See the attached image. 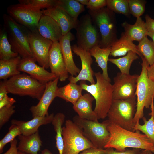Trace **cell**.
I'll list each match as a JSON object with an SVG mask.
<instances>
[{"label":"cell","mask_w":154,"mask_h":154,"mask_svg":"<svg viewBox=\"0 0 154 154\" xmlns=\"http://www.w3.org/2000/svg\"><path fill=\"white\" fill-rule=\"evenodd\" d=\"M41 154H52L48 149H45L41 151Z\"/></svg>","instance_id":"cell-50"},{"label":"cell","mask_w":154,"mask_h":154,"mask_svg":"<svg viewBox=\"0 0 154 154\" xmlns=\"http://www.w3.org/2000/svg\"><path fill=\"white\" fill-rule=\"evenodd\" d=\"M94 97L89 93L85 94L73 105L74 110L81 118L98 121L97 116L92 108Z\"/></svg>","instance_id":"cell-22"},{"label":"cell","mask_w":154,"mask_h":154,"mask_svg":"<svg viewBox=\"0 0 154 154\" xmlns=\"http://www.w3.org/2000/svg\"><path fill=\"white\" fill-rule=\"evenodd\" d=\"M43 14L50 17L61 27L62 35H64L73 29H75L78 20L72 17L63 9L58 5L44 10Z\"/></svg>","instance_id":"cell-18"},{"label":"cell","mask_w":154,"mask_h":154,"mask_svg":"<svg viewBox=\"0 0 154 154\" xmlns=\"http://www.w3.org/2000/svg\"><path fill=\"white\" fill-rule=\"evenodd\" d=\"M63 154H79L84 150L95 147L84 135L83 131L73 121L66 120L62 127Z\"/></svg>","instance_id":"cell-8"},{"label":"cell","mask_w":154,"mask_h":154,"mask_svg":"<svg viewBox=\"0 0 154 154\" xmlns=\"http://www.w3.org/2000/svg\"><path fill=\"white\" fill-rule=\"evenodd\" d=\"M145 18V26L147 32L154 33V19L148 15H146Z\"/></svg>","instance_id":"cell-44"},{"label":"cell","mask_w":154,"mask_h":154,"mask_svg":"<svg viewBox=\"0 0 154 154\" xmlns=\"http://www.w3.org/2000/svg\"><path fill=\"white\" fill-rule=\"evenodd\" d=\"M22 134L21 130L17 125L12 124L9 127L8 133L0 141V153L3 152L4 147L8 143L13 140L17 136Z\"/></svg>","instance_id":"cell-36"},{"label":"cell","mask_w":154,"mask_h":154,"mask_svg":"<svg viewBox=\"0 0 154 154\" xmlns=\"http://www.w3.org/2000/svg\"><path fill=\"white\" fill-rule=\"evenodd\" d=\"M107 154H139L141 150L138 149L133 148L132 149H126L124 151H119L114 150L113 148H108Z\"/></svg>","instance_id":"cell-41"},{"label":"cell","mask_w":154,"mask_h":154,"mask_svg":"<svg viewBox=\"0 0 154 154\" xmlns=\"http://www.w3.org/2000/svg\"><path fill=\"white\" fill-rule=\"evenodd\" d=\"M57 5L76 20H78L79 15L85 10L84 5L76 0H58Z\"/></svg>","instance_id":"cell-31"},{"label":"cell","mask_w":154,"mask_h":154,"mask_svg":"<svg viewBox=\"0 0 154 154\" xmlns=\"http://www.w3.org/2000/svg\"><path fill=\"white\" fill-rule=\"evenodd\" d=\"M88 12L100 33L99 46L102 48L111 47L117 40L113 12L107 7L97 11L89 10Z\"/></svg>","instance_id":"cell-7"},{"label":"cell","mask_w":154,"mask_h":154,"mask_svg":"<svg viewBox=\"0 0 154 154\" xmlns=\"http://www.w3.org/2000/svg\"><path fill=\"white\" fill-rule=\"evenodd\" d=\"M7 12L15 21L31 31L37 30L39 21L43 14L41 9L19 3L8 6Z\"/></svg>","instance_id":"cell-10"},{"label":"cell","mask_w":154,"mask_h":154,"mask_svg":"<svg viewBox=\"0 0 154 154\" xmlns=\"http://www.w3.org/2000/svg\"><path fill=\"white\" fill-rule=\"evenodd\" d=\"M74 36L70 31L63 35L59 41L62 55L67 71L73 76H76L80 70L75 64L73 58L70 42Z\"/></svg>","instance_id":"cell-20"},{"label":"cell","mask_w":154,"mask_h":154,"mask_svg":"<svg viewBox=\"0 0 154 154\" xmlns=\"http://www.w3.org/2000/svg\"><path fill=\"white\" fill-rule=\"evenodd\" d=\"M75 29L78 46L89 51L94 47L99 45L100 41L99 33L89 14L80 17Z\"/></svg>","instance_id":"cell-11"},{"label":"cell","mask_w":154,"mask_h":154,"mask_svg":"<svg viewBox=\"0 0 154 154\" xmlns=\"http://www.w3.org/2000/svg\"><path fill=\"white\" fill-rule=\"evenodd\" d=\"M136 105V97L125 100H113L108 113V120L123 128L135 131L133 119Z\"/></svg>","instance_id":"cell-6"},{"label":"cell","mask_w":154,"mask_h":154,"mask_svg":"<svg viewBox=\"0 0 154 154\" xmlns=\"http://www.w3.org/2000/svg\"><path fill=\"white\" fill-rule=\"evenodd\" d=\"M82 90L80 85L70 82L64 86L58 88L56 96L73 105L82 96Z\"/></svg>","instance_id":"cell-27"},{"label":"cell","mask_w":154,"mask_h":154,"mask_svg":"<svg viewBox=\"0 0 154 154\" xmlns=\"http://www.w3.org/2000/svg\"><path fill=\"white\" fill-rule=\"evenodd\" d=\"M108 148L99 149L91 147L86 149L79 154H107Z\"/></svg>","instance_id":"cell-42"},{"label":"cell","mask_w":154,"mask_h":154,"mask_svg":"<svg viewBox=\"0 0 154 154\" xmlns=\"http://www.w3.org/2000/svg\"><path fill=\"white\" fill-rule=\"evenodd\" d=\"M107 5V0H89L86 7L91 11H97L104 7Z\"/></svg>","instance_id":"cell-40"},{"label":"cell","mask_w":154,"mask_h":154,"mask_svg":"<svg viewBox=\"0 0 154 154\" xmlns=\"http://www.w3.org/2000/svg\"><path fill=\"white\" fill-rule=\"evenodd\" d=\"M19 142L17 149L20 151L27 154H38L42 145V141L38 131L29 135L22 134L18 136Z\"/></svg>","instance_id":"cell-23"},{"label":"cell","mask_w":154,"mask_h":154,"mask_svg":"<svg viewBox=\"0 0 154 154\" xmlns=\"http://www.w3.org/2000/svg\"><path fill=\"white\" fill-rule=\"evenodd\" d=\"M139 76L118 73L113 79V100H125L135 97Z\"/></svg>","instance_id":"cell-13"},{"label":"cell","mask_w":154,"mask_h":154,"mask_svg":"<svg viewBox=\"0 0 154 154\" xmlns=\"http://www.w3.org/2000/svg\"><path fill=\"white\" fill-rule=\"evenodd\" d=\"M28 38L33 58L39 65L48 68V54L53 42L42 36L37 30H29Z\"/></svg>","instance_id":"cell-12"},{"label":"cell","mask_w":154,"mask_h":154,"mask_svg":"<svg viewBox=\"0 0 154 154\" xmlns=\"http://www.w3.org/2000/svg\"><path fill=\"white\" fill-rule=\"evenodd\" d=\"M17 140L15 139L11 142L10 148L3 154H17L18 151L17 146Z\"/></svg>","instance_id":"cell-45"},{"label":"cell","mask_w":154,"mask_h":154,"mask_svg":"<svg viewBox=\"0 0 154 154\" xmlns=\"http://www.w3.org/2000/svg\"><path fill=\"white\" fill-rule=\"evenodd\" d=\"M138 58L137 54L129 51L125 56L118 58H109L108 61L115 65L122 74H129V70L133 62Z\"/></svg>","instance_id":"cell-30"},{"label":"cell","mask_w":154,"mask_h":154,"mask_svg":"<svg viewBox=\"0 0 154 154\" xmlns=\"http://www.w3.org/2000/svg\"><path fill=\"white\" fill-rule=\"evenodd\" d=\"M131 51L135 52L141 59L143 57L138 52L137 46L123 33L121 38L117 40L111 46L110 55L114 57L123 56Z\"/></svg>","instance_id":"cell-25"},{"label":"cell","mask_w":154,"mask_h":154,"mask_svg":"<svg viewBox=\"0 0 154 154\" xmlns=\"http://www.w3.org/2000/svg\"><path fill=\"white\" fill-rule=\"evenodd\" d=\"M8 93L29 96L39 100L44 92L46 84L25 74H19L3 81Z\"/></svg>","instance_id":"cell-5"},{"label":"cell","mask_w":154,"mask_h":154,"mask_svg":"<svg viewBox=\"0 0 154 154\" xmlns=\"http://www.w3.org/2000/svg\"><path fill=\"white\" fill-rule=\"evenodd\" d=\"M96 79L94 84H87L81 81L80 84L84 90L92 96L96 101L94 112L98 119L107 116L113 99V86L111 82L106 80L100 72L94 73Z\"/></svg>","instance_id":"cell-2"},{"label":"cell","mask_w":154,"mask_h":154,"mask_svg":"<svg viewBox=\"0 0 154 154\" xmlns=\"http://www.w3.org/2000/svg\"><path fill=\"white\" fill-rule=\"evenodd\" d=\"M65 116L62 113L59 112L54 116L52 123L56 133L55 138L56 147L59 154H63L64 141L62 135L63 125L65 121Z\"/></svg>","instance_id":"cell-29"},{"label":"cell","mask_w":154,"mask_h":154,"mask_svg":"<svg viewBox=\"0 0 154 154\" xmlns=\"http://www.w3.org/2000/svg\"><path fill=\"white\" fill-rule=\"evenodd\" d=\"M151 112L149 114L151 116H152L154 119V105L153 104L151 106Z\"/></svg>","instance_id":"cell-52"},{"label":"cell","mask_w":154,"mask_h":154,"mask_svg":"<svg viewBox=\"0 0 154 154\" xmlns=\"http://www.w3.org/2000/svg\"><path fill=\"white\" fill-rule=\"evenodd\" d=\"M15 106H4L0 109V128L9 121L10 117L15 113Z\"/></svg>","instance_id":"cell-39"},{"label":"cell","mask_w":154,"mask_h":154,"mask_svg":"<svg viewBox=\"0 0 154 154\" xmlns=\"http://www.w3.org/2000/svg\"><path fill=\"white\" fill-rule=\"evenodd\" d=\"M125 32L123 34L130 40L133 42L136 41L139 42L147 36V31L146 27L145 22L141 17L137 18L135 23L131 25L126 22L122 24Z\"/></svg>","instance_id":"cell-24"},{"label":"cell","mask_w":154,"mask_h":154,"mask_svg":"<svg viewBox=\"0 0 154 154\" xmlns=\"http://www.w3.org/2000/svg\"><path fill=\"white\" fill-rule=\"evenodd\" d=\"M142 60V70L137 80L136 90L137 108L133 119L135 124L139 123L140 119L143 118L144 108H149L154 101V80L148 77L147 68L149 65L144 57Z\"/></svg>","instance_id":"cell-3"},{"label":"cell","mask_w":154,"mask_h":154,"mask_svg":"<svg viewBox=\"0 0 154 154\" xmlns=\"http://www.w3.org/2000/svg\"><path fill=\"white\" fill-rule=\"evenodd\" d=\"M147 73L148 77L154 80V62L151 66H148L147 68Z\"/></svg>","instance_id":"cell-47"},{"label":"cell","mask_w":154,"mask_h":154,"mask_svg":"<svg viewBox=\"0 0 154 154\" xmlns=\"http://www.w3.org/2000/svg\"><path fill=\"white\" fill-rule=\"evenodd\" d=\"M19 56L13 52L8 39L7 33L4 28L0 30V59L7 60Z\"/></svg>","instance_id":"cell-32"},{"label":"cell","mask_w":154,"mask_h":154,"mask_svg":"<svg viewBox=\"0 0 154 154\" xmlns=\"http://www.w3.org/2000/svg\"><path fill=\"white\" fill-rule=\"evenodd\" d=\"M144 123L142 125L139 123L135 124V131L142 132L149 138L154 144V119L152 116L148 120L144 117L142 119Z\"/></svg>","instance_id":"cell-35"},{"label":"cell","mask_w":154,"mask_h":154,"mask_svg":"<svg viewBox=\"0 0 154 154\" xmlns=\"http://www.w3.org/2000/svg\"><path fill=\"white\" fill-rule=\"evenodd\" d=\"M36 62L33 58H21L18 66V69L20 72L27 73L33 78L44 84L57 78L51 72L46 70L44 67L37 64Z\"/></svg>","instance_id":"cell-15"},{"label":"cell","mask_w":154,"mask_h":154,"mask_svg":"<svg viewBox=\"0 0 154 154\" xmlns=\"http://www.w3.org/2000/svg\"><path fill=\"white\" fill-rule=\"evenodd\" d=\"M54 116L52 113L44 116L36 117L27 121L13 119L11 123L18 127L22 135H29L38 131V129L40 126L51 123Z\"/></svg>","instance_id":"cell-21"},{"label":"cell","mask_w":154,"mask_h":154,"mask_svg":"<svg viewBox=\"0 0 154 154\" xmlns=\"http://www.w3.org/2000/svg\"><path fill=\"white\" fill-rule=\"evenodd\" d=\"M48 61L51 72L60 81H65L69 77L59 41L53 42L49 51Z\"/></svg>","instance_id":"cell-17"},{"label":"cell","mask_w":154,"mask_h":154,"mask_svg":"<svg viewBox=\"0 0 154 154\" xmlns=\"http://www.w3.org/2000/svg\"><path fill=\"white\" fill-rule=\"evenodd\" d=\"M3 28L7 33L12 50L21 58H33L29 42V30L8 14L3 15Z\"/></svg>","instance_id":"cell-4"},{"label":"cell","mask_w":154,"mask_h":154,"mask_svg":"<svg viewBox=\"0 0 154 154\" xmlns=\"http://www.w3.org/2000/svg\"><path fill=\"white\" fill-rule=\"evenodd\" d=\"M138 52L144 58L149 66L154 62V43L147 36L139 42L137 46Z\"/></svg>","instance_id":"cell-33"},{"label":"cell","mask_w":154,"mask_h":154,"mask_svg":"<svg viewBox=\"0 0 154 154\" xmlns=\"http://www.w3.org/2000/svg\"><path fill=\"white\" fill-rule=\"evenodd\" d=\"M130 13L137 18L144 13L146 1L140 0H128Z\"/></svg>","instance_id":"cell-38"},{"label":"cell","mask_w":154,"mask_h":154,"mask_svg":"<svg viewBox=\"0 0 154 154\" xmlns=\"http://www.w3.org/2000/svg\"><path fill=\"white\" fill-rule=\"evenodd\" d=\"M19 3L29 5L41 9H48L57 5L58 0H19Z\"/></svg>","instance_id":"cell-37"},{"label":"cell","mask_w":154,"mask_h":154,"mask_svg":"<svg viewBox=\"0 0 154 154\" xmlns=\"http://www.w3.org/2000/svg\"><path fill=\"white\" fill-rule=\"evenodd\" d=\"M21 57L19 56L7 60H0V79L4 80L20 74L18 66Z\"/></svg>","instance_id":"cell-28"},{"label":"cell","mask_w":154,"mask_h":154,"mask_svg":"<svg viewBox=\"0 0 154 154\" xmlns=\"http://www.w3.org/2000/svg\"><path fill=\"white\" fill-rule=\"evenodd\" d=\"M80 3L83 5H87L89 2V0H76Z\"/></svg>","instance_id":"cell-49"},{"label":"cell","mask_w":154,"mask_h":154,"mask_svg":"<svg viewBox=\"0 0 154 154\" xmlns=\"http://www.w3.org/2000/svg\"><path fill=\"white\" fill-rule=\"evenodd\" d=\"M147 36H148L152 38L154 43V33L147 32Z\"/></svg>","instance_id":"cell-51"},{"label":"cell","mask_w":154,"mask_h":154,"mask_svg":"<svg viewBox=\"0 0 154 154\" xmlns=\"http://www.w3.org/2000/svg\"><path fill=\"white\" fill-rule=\"evenodd\" d=\"M110 134L104 148H112L122 151L127 148L147 150L154 153V144L139 131H132L123 128L107 120L104 121Z\"/></svg>","instance_id":"cell-1"},{"label":"cell","mask_w":154,"mask_h":154,"mask_svg":"<svg viewBox=\"0 0 154 154\" xmlns=\"http://www.w3.org/2000/svg\"><path fill=\"white\" fill-rule=\"evenodd\" d=\"M107 8L112 12L128 16L130 13L128 0H107Z\"/></svg>","instance_id":"cell-34"},{"label":"cell","mask_w":154,"mask_h":154,"mask_svg":"<svg viewBox=\"0 0 154 154\" xmlns=\"http://www.w3.org/2000/svg\"><path fill=\"white\" fill-rule=\"evenodd\" d=\"M16 102L14 98L7 95L0 100V109L4 106H12Z\"/></svg>","instance_id":"cell-43"},{"label":"cell","mask_w":154,"mask_h":154,"mask_svg":"<svg viewBox=\"0 0 154 154\" xmlns=\"http://www.w3.org/2000/svg\"><path fill=\"white\" fill-rule=\"evenodd\" d=\"M139 154H153V153L151 151L147 150H142Z\"/></svg>","instance_id":"cell-48"},{"label":"cell","mask_w":154,"mask_h":154,"mask_svg":"<svg viewBox=\"0 0 154 154\" xmlns=\"http://www.w3.org/2000/svg\"><path fill=\"white\" fill-rule=\"evenodd\" d=\"M73 121L82 130L84 136L96 148L103 149L110 137V134L104 121L102 123L83 119L74 116Z\"/></svg>","instance_id":"cell-9"},{"label":"cell","mask_w":154,"mask_h":154,"mask_svg":"<svg viewBox=\"0 0 154 154\" xmlns=\"http://www.w3.org/2000/svg\"><path fill=\"white\" fill-rule=\"evenodd\" d=\"M37 29L42 36L53 42L59 41L63 36L59 25L50 17L44 14L39 21Z\"/></svg>","instance_id":"cell-19"},{"label":"cell","mask_w":154,"mask_h":154,"mask_svg":"<svg viewBox=\"0 0 154 154\" xmlns=\"http://www.w3.org/2000/svg\"><path fill=\"white\" fill-rule=\"evenodd\" d=\"M71 47L74 53L80 58L82 67L76 76H71L69 77L70 82L76 84L80 80H86L91 84H95L93 77L94 73L91 67L93 60L89 51L78 46L77 44L73 45Z\"/></svg>","instance_id":"cell-14"},{"label":"cell","mask_w":154,"mask_h":154,"mask_svg":"<svg viewBox=\"0 0 154 154\" xmlns=\"http://www.w3.org/2000/svg\"><path fill=\"white\" fill-rule=\"evenodd\" d=\"M17 154H27L18 151Z\"/></svg>","instance_id":"cell-53"},{"label":"cell","mask_w":154,"mask_h":154,"mask_svg":"<svg viewBox=\"0 0 154 154\" xmlns=\"http://www.w3.org/2000/svg\"><path fill=\"white\" fill-rule=\"evenodd\" d=\"M59 80V78L57 77L46 84L44 92L38 103L36 105L32 106L29 109L33 118L49 115L48 108L54 99L56 97Z\"/></svg>","instance_id":"cell-16"},{"label":"cell","mask_w":154,"mask_h":154,"mask_svg":"<svg viewBox=\"0 0 154 154\" xmlns=\"http://www.w3.org/2000/svg\"><path fill=\"white\" fill-rule=\"evenodd\" d=\"M89 51L92 56L96 59L98 66L102 69L104 77L106 80L111 82L108 72V62L110 53L111 47L102 48L98 45Z\"/></svg>","instance_id":"cell-26"},{"label":"cell","mask_w":154,"mask_h":154,"mask_svg":"<svg viewBox=\"0 0 154 154\" xmlns=\"http://www.w3.org/2000/svg\"><path fill=\"white\" fill-rule=\"evenodd\" d=\"M8 93L3 81H1L0 82V100L7 95Z\"/></svg>","instance_id":"cell-46"}]
</instances>
